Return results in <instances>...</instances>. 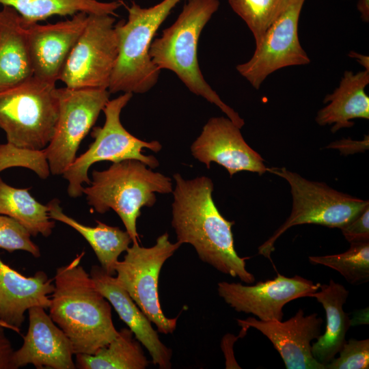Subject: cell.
Segmentation results:
<instances>
[{"instance_id":"836d02e7","label":"cell","mask_w":369,"mask_h":369,"mask_svg":"<svg viewBox=\"0 0 369 369\" xmlns=\"http://www.w3.org/2000/svg\"><path fill=\"white\" fill-rule=\"evenodd\" d=\"M14 351L3 329L0 330V369H15L13 356Z\"/></svg>"},{"instance_id":"6da1fadb","label":"cell","mask_w":369,"mask_h":369,"mask_svg":"<svg viewBox=\"0 0 369 369\" xmlns=\"http://www.w3.org/2000/svg\"><path fill=\"white\" fill-rule=\"evenodd\" d=\"M173 177L172 226L177 242L191 245L202 262L221 273L254 283L255 277L246 268L248 258L240 257L234 248V221L225 219L213 201L212 180L206 176L186 180L178 173Z\"/></svg>"},{"instance_id":"8fae6325","label":"cell","mask_w":369,"mask_h":369,"mask_svg":"<svg viewBox=\"0 0 369 369\" xmlns=\"http://www.w3.org/2000/svg\"><path fill=\"white\" fill-rule=\"evenodd\" d=\"M59 115L53 135L42 149L50 172L60 175L72 163L81 142L96 123L111 93L107 89L57 88Z\"/></svg>"},{"instance_id":"e575fe53","label":"cell","mask_w":369,"mask_h":369,"mask_svg":"<svg viewBox=\"0 0 369 369\" xmlns=\"http://www.w3.org/2000/svg\"><path fill=\"white\" fill-rule=\"evenodd\" d=\"M241 334L238 337H235L232 334H227L222 340V349L226 355V368H240L234 359L232 351V346L234 342L239 338L245 336L248 329L242 327Z\"/></svg>"},{"instance_id":"74e56055","label":"cell","mask_w":369,"mask_h":369,"mask_svg":"<svg viewBox=\"0 0 369 369\" xmlns=\"http://www.w3.org/2000/svg\"><path fill=\"white\" fill-rule=\"evenodd\" d=\"M4 329V327H3V326L2 325L1 323V320H0V330H2V329Z\"/></svg>"},{"instance_id":"603a6c76","label":"cell","mask_w":369,"mask_h":369,"mask_svg":"<svg viewBox=\"0 0 369 369\" xmlns=\"http://www.w3.org/2000/svg\"><path fill=\"white\" fill-rule=\"evenodd\" d=\"M59 203V200L53 199L46 204L51 219L70 226L81 234L93 249L102 269L113 275L118 257L127 250L132 242L128 233L99 221H96L95 227L83 225L66 215Z\"/></svg>"},{"instance_id":"277c9868","label":"cell","mask_w":369,"mask_h":369,"mask_svg":"<svg viewBox=\"0 0 369 369\" xmlns=\"http://www.w3.org/2000/svg\"><path fill=\"white\" fill-rule=\"evenodd\" d=\"M90 186L83 187L87 203L98 213L113 210L121 219L132 243H138L137 219L144 206L152 207L156 193L173 191L171 179L140 161L113 163L103 171L93 170Z\"/></svg>"},{"instance_id":"52a82bcc","label":"cell","mask_w":369,"mask_h":369,"mask_svg":"<svg viewBox=\"0 0 369 369\" xmlns=\"http://www.w3.org/2000/svg\"><path fill=\"white\" fill-rule=\"evenodd\" d=\"M267 171L285 179L292 196L290 216L258 247V254L269 260L276 241L291 227L310 223L340 229L369 206L368 200L342 193L324 182L309 180L286 167H271Z\"/></svg>"},{"instance_id":"484cf974","label":"cell","mask_w":369,"mask_h":369,"mask_svg":"<svg viewBox=\"0 0 369 369\" xmlns=\"http://www.w3.org/2000/svg\"><path fill=\"white\" fill-rule=\"evenodd\" d=\"M29 189H18L6 184L0 177V214L12 217L36 236L51 234L55 221L49 214V207L38 202Z\"/></svg>"},{"instance_id":"4dcf8cb0","label":"cell","mask_w":369,"mask_h":369,"mask_svg":"<svg viewBox=\"0 0 369 369\" xmlns=\"http://www.w3.org/2000/svg\"><path fill=\"white\" fill-rule=\"evenodd\" d=\"M339 357H334L325 369H368L369 368V340L351 338L343 344Z\"/></svg>"},{"instance_id":"8992f818","label":"cell","mask_w":369,"mask_h":369,"mask_svg":"<svg viewBox=\"0 0 369 369\" xmlns=\"http://www.w3.org/2000/svg\"><path fill=\"white\" fill-rule=\"evenodd\" d=\"M55 84L32 76L0 90V128L7 143L31 150L49 144L59 115Z\"/></svg>"},{"instance_id":"44dd1931","label":"cell","mask_w":369,"mask_h":369,"mask_svg":"<svg viewBox=\"0 0 369 369\" xmlns=\"http://www.w3.org/2000/svg\"><path fill=\"white\" fill-rule=\"evenodd\" d=\"M33 76L27 26L12 8L0 10V90Z\"/></svg>"},{"instance_id":"cb8c5ba5","label":"cell","mask_w":369,"mask_h":369,"mask_svg":"<svg viewBox=\"0 0 369 369\" xmlns=\"http://www.w3.org/2000/svg\"><path fill=\"white\" fill-rule=\"evenodd\" d=\"M80 369H144L148 366L140 342L128 328H123L107 345L92 355L76 354Z\"/></svg>"},{"instance_id":"30bf717a","label":"cell","mask_w":369,"mask_h":369,"mask_svg":"<svg viewBox=\"0 0 369 369\" xmlns=\"http://www.w3.org/2000/svg\"><path fill=\"white\" fill-rule=\"evenodd\" d=\"M115 22L113 15H87L59 78L66 87L108 90L118 53Z\"/></svg>"},{"instance_id":"f1b7e54d","label":"cell","mask_w":369,"mask_h":369,"mask_svg":"<svg viewBox=\"0 0 369 369\" xmlns=\"http://www.w3.org/2000/svg\"><path fill=\"white\" fill-rule=\"evenodd\" d=\"M13 167L31 169L42 179L48 178L51 173L42 150L20 148L8 143L0 144V172Z\"/></svg>"},{"instance_id":"4316f807","label":"cell","mask_w":369,"mask_h":369,"mask_svg":"<svg viewBox=\"0 0 369 369\" xmlns=\"http://www.w3.org/2000/svg\"><path fill=\"white\" fill-rule=\"evenodd\" d=\"M346 251L333 255L309 256L310 263L321 264L340 273L351 285L369 280V241L350 243Z\"/></svg>"},{"instance_id":"9a60e30c","label":"cell","mask_w":369,"mask_h":369,"mask_svg":"<svg viewBox=\"0 0 369 369\" xmlns=\"http://www.w3.org/2000/svg\"><path fill=\"white\" fill-rule=\"evenodd\" d=\"M238 325L254 328L273 344L287 369H325L312 354V341L321 335L323 318L317 313L305 315L302 309L288 320L262 321L254 317L237 319Z\"/></svg>"},{"instance_id":"ba28073f","label":"cell","mask_w":369,"mask_h":369,"mask_svg":"<svg viewBox=\"0 0 369 369\" xmlns=\"http://www.w3.org/2000/svg\"><path fill=\"white\" fill-rule=\"evenodd\" d=\"M132 96V93H123L107 102L102 109L105 115L104 125L94 127L91 133L94 142L63 172L62 176L68 182L67 191L70 197L82 195V184L83 182L90 184L88 169L95 163L135 159L151 169L159 166V161L154 156L145 155L142 152L144 148H148L158 152L162 149V145L158 141H145L138 139L128 132L121 123L122 110Z\"/></svg>"},{"instance_id":"3957f363","label":"cell","mask_w":369,"mask_h":369,"mask_svg":"<svg viewBox=\"0 0 369 369\" xmlns=\"http://www.w3.org/2000/svg\"><path fill=\"white\" fill-rule=\"evenodd\" d=\"M219 4V0H188L174 23L153 40L149 54L160 70L174 72L189 91L215 105L241 128L243 119L206 81L197 60L199 38Z\"/></svg>"},{"instance_id":"d6a6232c","label":"cell","mask_w":369,"mask_h":369,"mask_svg":"<svg viewBox=\"0 0 369 369\" xmlns=\"http://www.w3.org/2000/svg\"><path fill=\"white\" fill-rule=\"evenodd\" d=\"M368 135H366L363 141L342 139L331 143L326 148L338 149L342 154L347 155L366 150L368 148Z\"/></svg>"},{"instance_id":"ac0fdd59","label":"cell","mask_w":369,"mask_h":369,"mask_svg":"<svg viewBox=\"0 0 369 369\" xmlns=\"http://www.w3.org/2000/svg\"><path fill=\"white\" fill-rule=\"evenodd\" d=\"M53 280L42 271L32 277L23 276L0 258V320L3 327L19 333L27 310L36 306L49 308Z\"/></svg>"},{"instance_id":"9c48e42d","label":"cell","mask_w":369,"mask_h":369,"mask_svg":"<svg viewBox=\"0 0 369 369\" xmlns=\"http://www.w3.org/2000/svg\"><path fill=\"white\" fill-rule=\"evenodd\" d=\"M181 246L178 242L172 243L169 234L159 236L155 244L150 247L133 243L123 260L115 265V278L128 293L140 310L159 332L172 333L176 327L178 317H167L159 298V278L165 261Z\"/></svg>"},{"instance_id":"7a4b0ae2","label":"cell","mask_w":369,"mask_h":369,"mask_svg":"<svg viewBox=\"0 0 369 369\" xmlns=\"http://www.w3.org/2000/svg\"><path fill=\"white\" fill-rule=\"evenodd\" d=\"M84 252L58 268L49 316L70 340L74 354L92 355L118 335L111 307L80 264Z\"/></svg>"},{"instance_id":"83f0119b","label":"cell","mask_w":369,"mask_h":369,"mask_svg":"<svg viewBox=\"0 0 369 369\" xmlns=\"http://www.w3.org/2000/svg\"><path fill=\"white\" fill-rule=\"evenodd\" d=\"M288 0H228L232 10L246 23L258 44Z\"/></svg>"},{"instance_id":"1f68e13d","label":"cell","mask_w":369,"mask_h":369,"mask_svg":"<svg viewBox=\"0 0 369 369\" xmlns=\"http://www.w3.org/2000/svg\"><path fill=\"white\" fill-rule=\"evenodd\" d=\"M340 230L350 243L369 241V206Z\"/></svg>"},{"instance_id":"5b68a950","label":"cell","mask_w":369,"mask_h":369,"mask_svg":"<svg viewBox=\"0 0 369 369\" xmlns=\"http://www.w3.org/2000/svg\"><path fill=\"white\" fill-rule=\"evenodd\" d=\"M181 1L162 0L149 8L133 2L127 20L115 25L118 53L108 87L111 94H143L156 84L161 70L150 57V48L157 30Z\"/></svg>"},{"instance_id":"d6986e66","label":"cell","mask_w":369,"mask_h":369,"mask_svg":"<svg viewBox=\"0 0 369 369\" xmlns=\"http://www.w3.org/2000/svg\"><path fill=\"white\" fill-rule=\"evenodd\" d=\"M98 291L113 307L121 320L132 331L135 338L148 351L152 363L161 369L171 368L172 351L161 340L150 320L122 288L116 278L101 266L94 265L90 271Z\"/></svg>"},{"instance_id":"f546056e","label":"cell","mask_w":369,"mask_h":369,"mask_svg":"<svg viewBox=\"0 0 369 369\" xmlns=\"http://www.w3.org/2000/svg\"><path fill=\"white\" fill-rule=\"evenodd\" d=\"M0 248L10 252L23 250L35 258L40 256L37 245L31 239L29 231L19 222L7 215L0 214Z\"/></svg>"},{"instance_id":"7c38bea8","label":"cell","mask_w":369,"mask_h":369,"mask_svg":"<svg viewBox=\"0 0 369 369\" xmlns=\"http://www.w3.org/2000/svg\"><path fill=\"white\" fill-rule=\"evenodd\" d=\"M305 0H288L284 9L268 28L251 57L236 66L238 72L255 89L273 72L281 68L310 64L300 44L298 25Z\"/></svg>"},{"instance_id":"d4e9b609","label":"cell","mask_w":369,"mask_h":369,"mask_svg":"<svg viewBox=\"0 0 369 369\" xmlns=\"http://www.w3.org/2000/svg\"><path fill=\"white\" fill-rule=\"evenodd\" d=\"M0 4L14 9L27 26L53 16H72L79 12L114 16L121 6L118 1L98 0H0Z\"/></svg>"},{"instance_id":"8d00e7d4","label":"cell","mask_w":369,"mask_h":369,"mask_svg":"<svg viewBox=\"0 0 369 369\" xmlns=\"http://www.w3.org/2000/svg\"><path fill=\"white\" fill-rule=\"evenodd\" d=\"M348 56L355 59L366 70H369V57L368 56L351 51Z\"/></svg>"},{"instance_id":"d590c367","label":"cell","mask_w":369,"mask_h":369,"mask_svg":"<svg viewBox=\"0 0 369 369\" xmlns=\"http://www.w3.org/2000/svg\"><path fill=\"white\" fill-rule=\"evenodd\" d=\"M357 7L361 19L368 23L369 20V0H358Z\"/></svg>"},{"instance_id":"ffe728a7","label":"cell","mask_w":369,"mask_h":369,"mask_svg":"<svg viewBox=\"0 0 369 369\" xmlns=\"http://www.w3.org/2000/svg\"><path fill=\"white\" fill-rule=\"evenodd\" d=\"M369 83V70L354 73L344 72L340 84L327 94L324 103L327 106L320 109L315 120L318 125H332L331 131L336 133L343 128L353 126V119H369V97L365 88Z\"/></svg>"},{"instance_id":"e0dca14e","label":"cell","mask_w":369,"mask_h":369,"mask_svg":"<svg viewBox=\"0 0 369 369\" xmlns=\"http://www.w3.org/2000/svg\"><path fill=\"white\" fill-rule=\"evenodd\" d=\"M29 327L23 344L14 351L15 369L33 364L36 368L74 369L72 344L42 307L28 310Z\"/></svg>"},{"instance_id":"5bb4252c","label":"cell","mask_w":369,"mask_h":369,"mask_svg":"<svg viewBox=\"0 0 369 369\" xmlns=\"http://www.w3.org/2000/svg\"><path fill=\"white\" fill-rule=\"evenodd\" d=\"M240 129L228 117L210 118L191 146L192 155L208 169L212 162L223 166L230 177L241 171L264 174V159L247 144Z\"/></svg>"},{"instance_id":"4fadbf2b","label":"cell","mask_w":369,"mask_h":369,"mask_svg":"<svg viewBox=\"0 0 369 369\" xmlns=\"http://www.w3.org/2000/svg\"><path fill=\"white\" fill-rule=\"evenodd\" d=\"M320 283L295 275L279 273L273 279L254 285L221 282L217 292L224 301L238 312L251 314L262 321L282 320L283 308L288 302L317 291Z\"/></svg>"},{"instance_id":"7402d4cb","label":"cell","mask_w":369,"mask_h":369,"mask_svg":"<svg viewBox=\"0 0 369 369\" xmlns=\"http://www.w3.org/2000/svg\"><path fill=\"white\" fill-rule=\"evenodd\" d=\"M348 294V290L343 285L330 279L328 284H320L319 289L309 295L315 298L325 311V331L312 344V356L323 366L338 354L346 341V335L351 320L343 305Z\"/></svg>"},{"instance_id":"2e32d148","label":"cell","mask_w":369,"mask_h":369,"mask_svg":"<svg viewBox=\"0 0 369 369\" xmlns=\"http://www.w3.org/2000/svg\"><path fill=\"white\" fill-rule=\"evenodd\" d=\"M87 14L79 12L55 23L27 26L33 76L56 83L73 46L81 36Z\"/></svg>"}]
</instances>
